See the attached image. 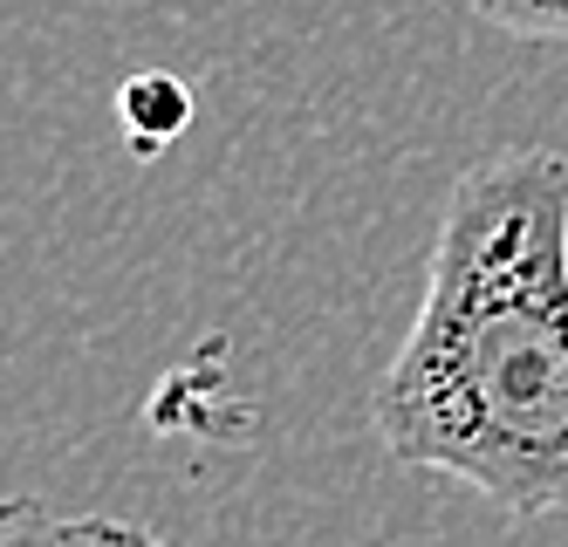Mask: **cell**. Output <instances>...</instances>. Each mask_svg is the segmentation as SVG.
I'll return each mask as SVG.
<instances>
[{
    "instance_id": "6da1fadb",
    "label": "cell",
    "mask_w": 568,
    "mask_h": 547,
    "mask_svg": "<svg viewBox=\"0 0 568 547\" xmlns=\"http://www.w3.org/2000/svg\"><path fill=\"white\" fill-rule=\"evenodd\" d=\"M397 466L541 520L568 507V158H479L445 199L425 302L377 384Z\"/></svg>"
},
{
    "instance_id": "7a4b0ae2",
    "label": "cell",
    "mask_w": 568,
    "mask_h": 547,
    "mask_svg": "<svg viewBox=\"0 0 568 547\" xmlns=\"http://www.w3.org/2000/svg\"><path fill=\"white\" fill-rule=\"evenodd\" d=\"M116 110H124L131 138H138L144 151H158V144H172V138L185 131L192 97H185V82H172V75H138V82H124Z\"/></svg>"
},
{
    "instance_id": "3957f363",
    "label": "cell",
    "mask_w": 568,
    "mask_h": 547,
    "mask_svg": "<svg viewBox=\"0 0 568 547\" xmlns=\"http://www.w3.org/2000/svg\"><path fill=\"white\" fill-rule=\"evenodd\" d=\"M466 8L520 41H568V0H466Z\"/></svg>"
}]
</instances>
